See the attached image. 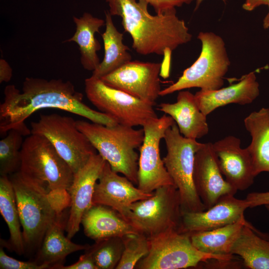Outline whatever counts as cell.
I'll return each mask as SVG.
<instances>
[{"label": "cell", "mask_w": 269, "mask_h": 269, "mask_svg": "<svg viewBox=\"0 0 269 269\" xmlns=\"http://www.w3.org/2000/svg\"><path fill=\"white\" fill-rule=\"evenodd\" d=\"M4 95L3 102L0 105V134L15 129L23 136L29 135L31 131L25 125V120L36 111L44 108L60 109L107 126L117 124L106 114L86 105L83 94L77 91L69 81L26 77L21 91L14 85H9L5 87Z\"/></svg>", "instance_id": "1"}, {"label": "cell", "mask_w": 269, "mask_h": 269, "mask_svg": "<svg viewBox=\"0 0 269 269\" xmlns=\"http://www.w3.org/2000/svg\"><path fill=\"white\" fill-rule=\"evenodd\" d=\"M111 15L122 18L125 31L131 36L132 47L139 54L163 56L160 76H169L172 52L189 42L192 34L183 19L176 15V8L151 15L147 2L138 0H106Z\"/></svg>", "instance_id": "2"}, {"label": "cell", "mask_w": 269, "mask_h": 269, "mask_svg": "<svg viewBox=\"0 0 269 269\" xmlns=\"http://www.w3.org/2000/svg\"><path fill=\"white\" fill-rule=\"evenodd\" d=\"M19 171L43 187L58 209L69 207L74 172L45 136L31 134L24 139Z\"/></svg>", "instance_id": "3"}, {"label": "cell", "mask_w": 269, "mask_h": 269, "mask_svg": "<svg viewBox=\"0 0 269 269\" xmlns=\"http://www.w3.org/2000/svg\"><path fill=\"white\" fill-rule=\"evenodd\" d=\"M76 124L112 170L137 185L139 155L135 149L143 142V128L137 130L119 124L107 126L81 120L76 121Z\"/></svg>", "instance_id": "4"}, {"label": "cell", "mask_w": 269, "mask_h": 269, "mask_svg": "<svg viewBox=\"0 0 269 269\" xmlns=\"http://www.w3.org/2000/svg\"><path fill=\"white\" fill-rule=\"evenodd\" d=\"M9 175L22 228L25 253L37 252L60 212L43 187L19 171Z\"/></svg>", "instance_id": "5"}, {"label": "cell", "mask_w": 269, "mask_h": 269, "mask_svg": "<svg viewBox=\"0 0 269 269\" xmlns=\"http://www.w3.org/2000/svg\"><path fill=\"white\" fill-rule=\"evenodd\" d=\"M197 38L202 44L199 56L176 82L161 90L160 96L191 88L212 91L222 87L230 65L224 41L212 32H200Z\"/></svg>", "instance_id": "6"}, {"label": "cell", "mask_w": 269, "mask_h": 269, "mask_svg": "<svg viewBox=\"0 0 269 269\" xmlns=\"http://www.w3.org/2000/svg\"><path fill=\"white\" fill-rule=\"evenodd\" d=\"M163 139L167 152L162 160L179 192L182 212L206 210L193 178L195 154L203 143L184 137L175 122L166 131Z\"/></svg>", "instance_id": "7"}, {"label": "cell", "mask_w": 269, "mask_h": 269, "mask_svg": "<svg viewBox=\"0 0 269 269\" xmlns=\"http://www.w3.org/2000/svg\"><path fill=\"white\" fill-rule=\"evenodd\" d=\"M181 213L178 190L174 185H165L150 197L133 203L127 220L149 238L171 229L179 230Z\"/></svg>", "instance_id": "8"}, {"label": "cell", "mask_w": 269, "mask_h": 269, "mask_svg": "<svg viewBox=\"0 0 269 269\" xmlns=\"http://www.w3.org/2000/svg\"><path fill=\"white\" fill-rule=\"evenodd\" d=\"M149 250L135 268L181 269L196 267L212 259L232 260L233 255H215L201 252L191 243L190 234L171 229L148 238Z\"/></svg>", "instance_id": "9"}, {"label": "cell", "mask_w": 269, "mask_h": 269, "mask_svg": "<svg viewBox=\"0 0 269 269\" xmlns=\"http://www.w3.org/2000/svg\"><path fill=\"white\" fill-rule=\"evenodd\" d=\"M31 134L47 138L68 163L74 174L88 161L97 150L86 136L77 128L71 117L58 114L41 115L30 124Z\"/></svg>", "instance_id": "10"}, {"label": "cell", "mask_w": 269, "mask_h": 269, "mask_svg": "<svg viewBox=\"0 0 269 269\" xmlns=\"http://www.w3.org/2000/svg\"><path fill=\"white\" fill-rule=\"evenodd\" d=\"M88 99L99 110L118 124L143 126L157 118L153 106L126 92L112 87L100 78L91 76L85 80Z\"/></svg>", "instance_id": "11"}, {"label": "cell", "mask_w": 269, "mask_h": 269, "mask_svg": "<svg viewBox=\"0 0 269 269\" xmlns=\"http://www.w3.org/2000/svg\"><path fill=\"white\" fill-rule=\"evenodd\" d=\"M174 123L171 117L165 114L142 126L144 136L139 148L137 185L144 192L152 193L160 187L174 185L161 158L159 149L166 131Z\"/></svg>", "instance_id": "12"}, {"label": "cell", "mask_w": 269, "mask_h": 269, "mask_svg": "<svg viewBox=\"0 0 269 269\" xmlns=\"http://www.w3.org/2000/svg\"><path fill=\"white\" fill-rule=\"evenodd\" d=\"M162 63L130 61L100 78L108 85L154 106L161 90Z\"/></svg>", "instance_id": "13"}, {"label": "cell", "mask_w": 269, "mask_h": 269, "mask_svg": "<svg viewBox=\"0 0 269 269\" xmlns=\"http://www.w3.org/2000/svg\"><path fill=\"white\" fill-rule=\"evenodd\" d=\"M106 163V161L96 153L74 174L68 190L70 204L66 232L70 239L79 231L84 214L93 205L95 186Z\"/></svg>", "instance_id": "14"}, {"label": "cell", "mask_w": 269, "mask_h": 269, "mask_svg": "<svg viewBox=\"0 0 269 269\" xmlns=\"http://www.w3.org/2000/svg\"><path fill=\"white\" fill-rule=\"evenodd\" d=\"M196 192L206 209L222 197L237 190L223 177L212 143H203L196 152L193 175Z\"/></svg>", "instance_id": "15"}, {"label": "cell", "mask_w": 269, "mask_h": 269, "mask_svg": "<svg viewBox=\"0 0 269 269\" xmlns=\"http://www.w3.org/2000/svg\"><path fill=\"white\" fill-rule=\"evenodd\" d=\"M152 194L153 192L147 193L135 187L126 177L113 170L106 161L95 186L93 204L110 207L127 220L131 205L150 197Z\"/></svg>", "instance_id": "16"}, {"label": "cell", "mask_w": 269, "mask_h": 269, "mask_svg": "<svg viewBox=\"0 0 269 269\" xmlns=\"http://www.w3.org/2000/svg\"><path fill=\"white\" fill-rule=\"evenodd\" d=\"M248 208L245 199L228 195L205 210L182 212L179 230L188 233L208 231L244 220V212Z\"/></svg>", "instance_id": "17"}, {"label": "cell", "mask_w": 269, "mask_h": 269, "mask_svg": "<svg viewBox=\"0 0 269 269\" xmlns=\"http://www.w3.org/2000/svg\"><path fill=\"white\" fill-rule=\"evenodd\" d=\"M212 145L226 180L237 191L251 186L256 176L250 154L247 148L241 147L240 139L228 135Z\"/></svg>", "instance_id": "18"}, {"label": "cell", "mask_w": 269, "mask_h": 269, "mask_svg": "<svg viewBox=\"0 0 269 269\" xmlns=\"http://www.w3.org/2000/svg\"><path fill=\"white\" fill-rule=\"evenodd\" d=\"M69 207L59 212L47 230L32 260L48 269H59L70 254L87 250L89 245L77 244L64 235L69 216Z\"/></svg>", "instance_id": "19"}, {"label": "cell", "mask_w": 269, "mask_h": 269, "mask_svg": "<svg viewBox=\"0 0 269 269\" xmlns=\"http://www.w3.org/2000/svg\"><path fill=\"white\" fill-rule=\"evenodd\" d=\"M259 94L255 72H252L242 76L236 84L216 90H200L194 95L199 109L207 116L217 108L228 104H251Z\"/></svg>", "instance_id": "20"}, {"label": "cell", "mask_w": 269, "mask_h": 269, "mask_svg": "<svg viewBox=\"0 0 269 269\" xmlns=\"http://www.w3.org/2000/svg\"><path fill=\"white\" fill-rule=\"evenodd\" d=\"M159 110L172 118L185 137L197 139L208 133L207 116L199 109L194 94L188 91H179L175 103H161Z\"/></svg>", "instance_id": "21"}, {"label": "cell", "mask_w": 269, "mask_h": 269, "mask_svg": "<svg viewBox=\"0 0 269 269\" xmlns=\"http://www.w3.org/2000/svg\"><path fill=\"white\" fill-rule=\"evenodd\" d=\"M81 224L85 235L95 241L138 232L117 211L101 204H93L84 214Z\"/></svg>", "instance_id": "22"}, {"label": "cell", "mask_w": 269, "mask_h": 269, "mask_svg": "<svg viewBox=\"0 0 269 269\" xmlns=\"http://www.w3.org/2000/svg\"><path fill=\"white\" fill-rule=\"evenodd\" d=\"M244 125L252 137L246 148L255 175L269 172V108H262L251 113L244 119Z\"/></svg>", "instance_id": "23"}, {"label": "cell", "mask_w": 269, "mask_h": 269, "mask_svg": "<svg viewBox=\"0 0 269 269\" xmlns=\"http://www.w3.org/2000/svg\"><path fill=\"white\" fill-rule=\"evenodd\" d=\"M73 20L76 25V31L64 42H74L77 44L80 52L81 65L85 70L93 72L101 62L97 52L101 46L95 34L105 25V20L88 12H85L79 17L74 16Z\"/></svg>", "instance_id": "24"}, {"label": "cell", "mask_w": 269, "mask_h": 269, "mask_svg": "<svg viewBox=\"0 0 269 269\" xmlns=\"http://www.w3.org/2000/svg\"><path fill=\"white\" fill-rule=\"evenodd\" d=\"M231 254L239 256L251 269H269V236L263 235L250 223L243 227Z\"/></svg>", "instance_id": "25"}, {"label": "cell", "mask_w": 269, "mask_h": 269, "mask_svg": "<svg viewBox=\"0 0 269 269\" xmlns=\"http://www.w3.org/2000/svg\"><path fill=\"white\" fill-rule=\"evenodd\" d=\"M105 15L106 29L101 34L104 56L92 75L98 78L111 73L132 60L129 52L130 49L123 42L124 34L117 29L108 10L105 11Z\"/></svg>", "instance_id": "26"}, {"label": "cell", "mask_w": 269, "mask_h": 269, "mask_svg": "<svg viewBox=\"0 0 269 269\" xmlns=\"http://www.w3.org/2000/svg\"><path fill=\"white\" fill-rule=\"evenodd\" d=\"M0 212L9 233L8 241L0 239L1 246L18 255L24 254L25 248L15 193L8 175L0 177Z\"/></svg>", "instance_id": "27"}, {"label": "cell", "mask_w": 269, "mask_h": 269, "mask_svg": "<svg viewBox=\"0 0 269 269\" xmlns=\"http://www.w3.org/2000/svg\"><path fill=\"white\" fill-rule=\"evenodd\" d=\"M248 223L245 219L213 230L189 234L192 244L198 251L215 255H230L243 227Z\"/></svg>", "instance_id": "28"}, {"label": "cell", "mask_w": 269, "mask_h": 269, "mask_svg": "<svg viewBox=\"0 0 269 269\" xmlns=\"http://www.w3.org/2000/svg\"><path fill=\"white\" fill-rule=\"evenodd\" d=\"M124 249L122 237H114L95 241L85 250L92 256L97 269H116Z\"/></svg>", "instance_id": "29"}, {"label": "cell", "mask_w": 269, "mask_h": 269, "mask_svg": "<svg viewBox=\"0 0 269 269\" xmlns=\"http://www.w3.org/2000/svg\"><path fill=\"white\" fill-rule=\"evenodd\" d=\"M0 141V174L9 175L19 171L21 162V148L23 134L11 129Z\"/></svg>", "instance_id": "30"}, {"label": "cell", "mask_w": 269, "mask_h": 269, "mask_svg": "<svg viewBox=\"0 0 269 269\" xmlns=\"http://www.w3.org/2000/svg\"><path fill=\"white\" fill-rule=\"evenodd\" d=\"M124 249L116 269H132L145 257L149 250L148 238L140 233H131L122 237Z\"/></svg>", "instance_id": "31"}, {"label": "cell", "mask_w": 269, "mask_h": 269, "mask_svg": "<svg viewBox=\"0 0 269 269\" xmlns=\"http://www.w3.org/2000/svg\"><path fill=\"white\" fill-rule=\"evenodd\" d=\"M3 247L0 248V269H47L44 265H40L33 261H21L7 256Z\"/></svg>", "instance_id": "32"}, {"label": "cell", "mask_w": 269, "mask_h": 269, "mask_svg": "<svg viewBox=\"0 0 269 269\" xmlns=\"http://www.w3.org/2000/svg\"><path fill=\"white\" fill-rule=\"evenodd\" d=\"M150 4L156 14H161L176 7L191 3L194 0H142Z\"/></svg>", "instance_id": "33"}, {"label": "cell", "mask_w": 269, "mask_h": 269, "mask_svg": "<svg viewBox=\"0 0 269 269\" xmlns=\"http://www.w3.org/2000/svg\"><path fill=\"white\" fill-rule=\"evenodd\" d=\"M59 269H97L91 255L85 251L78 261L69 266H62Z\"/></svg>", "instance_id": "34"}, {"label": "cell", "mask_w": 269, "mask_h": 269, "mask_svg": "<svg viewBox=\"0 0 269 269\" xmlns=\"http://www.w3.org/2000/svg\"><path fill=\"white\" fill-rule=\"evenodd\" d=\"M249 208L269 204V191L255 192L248 194L245 198Z\"/></svg>", "instance_id": "35"}, {"label": "cell", "mask_w": 269, "mask_h": 269, "mask_svg": "<svg viewBox=\"0 0 269 269\" xmlns=\"http://www.w3.org/2000/svg\"><path fill=\"white\" fill-rule=\"evenodd\" d=\"M12 70L7 62L2 58L0 59V83L8 82L12 77Z\"/></svg>", "instance_id": "36"}, {"label": "cell", "mask_w": 269, "mask_h": 269, "mask_svg": "<svg viewBox=\"0 0 269 269\" xmlns=\"http://www.w3.org/2000/svg\"><path fill=\"white\" fill-rule=\"evenodd\" d=\"M268 0H245L243 8L247 11H252L262 5H267Z\"/></svg>", "instance_id": "37"}, {"label": "cell", "mask_w": 269, "mask_h": 269, "mask_svg": "<svg viewBox=\"0 0 269 269\" xmlns=\"http://www.w3.org/2000/svg\"><path fill=\"white\" fill-rule=\"evenodd\" d=\"M268 6H269V11L263 20V27L265 29L269 28V0H268Z\"/></svg>", "instance_id": "38"}, {"label": "cell", "mask_w": 269, "mask_h": 269, "mask_svg": "<svg viewBox=\"0 0 269 269\" xmlns=\"http://www.w3.org/2000/svg\"><path fill=\"white\" fill-rule=\"evenodd\" d=\"M203 0H196V6H195V10H196L199 7L200 4L202 2ZM223 0V1H224V2H226L227 0Z\"/></svg>", "instance_id": "39"}, {"label": "cell", "mask_w": 269, "mask_h": 269, "mask_svg": "<svg viewBox=\"0 0 269 269\" xmlns=\"http://www.w3.org/2000/svg\"><path fill=\"white\" fill-rule=\"evenodd\" d=\"M266 208L268 210V211H269V205H265Z\"/></svg>", "instance_id": "40"}]
</instances>
